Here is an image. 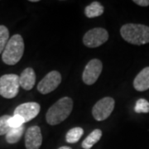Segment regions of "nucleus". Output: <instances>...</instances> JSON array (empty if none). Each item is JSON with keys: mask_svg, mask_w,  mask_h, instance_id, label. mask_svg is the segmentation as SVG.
I'll list each match as a JSON object with an SVG mask.
<instances>
[{"mask_svg": "<svg viewBox=\"0 0 149 149\" xmlns=\"http://www.w3.org/2000/svg\"><path fill=\"white\" fill-rule=\"evenodd\" d=\"M120 34L123 40L133 45L149 43V27L143 24L127 23L121 27Z\"/></svg>", "mask_w": 149, "mask_h": 149, "instance_id": "nucleus-1", "label": "nucleus"}, {"mask_svg": "<svg viewBox=\"0 0 149 149\" xmlns=\"http://www.w3.org/2000/svg\"><path fill=\"white\" fill-rule=\"evenodd\" d=\"M73 109V101L70 97H63L48 109L46 119L50 125H57L69 117Z\"/></svg>", "mask_w": 149, "mask_h": 149, "instance_id": "nucleus-2", "label": "nucleus"}, {"mask_svg": "<svg viewBox=\"0 0 149 149\" xmlns=\"http://www.w3.org/2000/svg\"><path fill=\"white\" fill-rule=\"evenodd\" d=\"M24 42L21 35L15 34L9 38L2 54V60L7 65H13L19 62L24 52Z\"/></svg>", "mask_w": 149, "mask_h": 149, "instance_id": "nucleus-3", "label": "nucleus"}, {"mask_svg": "<svg viewBox=\"0 0 149 149\" xmlns=\"http://www.w3.org/2000/svg\"><path fill=\"white\" fill-rule=\"evenodd\" d=\"M19 76L15 74H3L0 77V95L6 99L16 97L19 92Z\"/></svg>", "mask_w": 149, "mask_h": 149, "instance_id": "nucleus-4", "label": "nucleus"}, {"mask_svg": "<svg viewBox=\"0 0 149 149\" xmlns=\"http://www.w3.org/2000/svg\"><path fill=\"white\" fill-rule=\"evenodd\" d=\"M109 37V33L104 28L95 27L85 33L83 37V43L87 47L95 48L106 42Z\"/></svg>", "mask_w": 149, "mask_h": 149, "instance_id": "nucleus-5", "label": "nucleus"}, {"mask_svg": "<svg viewBox=\"0 0 149 149\" xmlns=\"http://www.w3.org/2000/svg\"><path fill=\"white\" fill-rule=\"evenodd\" d=\"M115 102L111 97H105L96 103L92 109L93 117L97 121H104L110 116Z\"/></svg>", "mask_w": 149, "mask_h": 149, "instance_id": "nucleus-6", "label": "nucleus"}, {"mask_svg": "<svg viewBox=\"0 0 149 149\" xmlns=\"http://www.w3.org/2000/svg\"><path fill=\"white\" fill-rule=\"evenodd\" d=\"M103 70V64L99 59H92L88 62L83 71L82 79L85 85L95 84L99 79Z\"/></svg>", "mask_w": 149, "mask_h": 149, "instance_id": "nucleus-7", "label": "nucleus"}, {"mask_svg": "<svg viewBox=\"0 0 149 149\" xmlns=\"http://www.w3.org/2000/svg\"><path fill=\"white\" fill-rule=\"evenodd\" d=\"M61 82V75L57 70L49 72L37 85V91L42 95H47L54 91Z\"/></svg>", "mask_w": 149, "mask_h": 149, "instance_id": "nucleus-8", "label": "nucleus"}, {"mask_svg": "<svg viewBox=\"0 0 149 149\" xmlns=\"http://www.w3.org/2000/svg\"><path fill=\"white\" fill-rule=\"evenodd\" d=\"M40 109L41 107L38 103L27 102L17 107L13 114L21 116L24 119L25 123H27L37 117L40 112Z\"/></svg>", "mask_w": 149, "mask_h": 149, "instance_id": "nucleus-9", "label": "nucleus"}, {"mask_svg": "<svg viewBox=\"0 0 149 149\" xmlns=\"http://www.w3.org/2000/svg\"><path fill=\"white\" fill-rule=\"evenodd\" d=\"M42 143V135L38 126H32L25 134V147L27 149H39Z\"/></svg>", "mask_w": 149, "mask_h": 149, "instance_id": "nucleus-10", "label": "nucleus"}, {"mask_svg": "<svg viewBox=\"0 0 149 149\" xmlns=\"http://www.w3.org/2000/svg\"><path fill=\"white\" fill-rule=\"evenodd\" d=\"M20 86L26 91H30L36 83V74L32 68H26L19 76Z\"/></svg>", "mask_w": 149, "mask_h": 149, "instance_id": "nucleus-11", "label": "nucleus"}, {"mask_svg": "<svg viewBox=\"0 0 149 149\" xmlns=\"http://www.w3.org/2000/svg\"><path fill=\"white\" fill-rule=\"evenodd\" d=\"M133 87L136 91H145L149 89V67L143 69L133 80Z\"/></svg>", "mask_w": 149, "mask_h": 149, "instance_id": "nucleus-12", "label": "nucleus"}, {"mask_svg": "<svg viewBox=\"0 0 149 149\" xmlns=\"http://www.w3.org/2000/svg\"><path fill=\"white\" fill-rule=\"evenodd\" d=\"M104 8L103 7V5H101L100 3L93 2L90 5L85 7V13L87 17L92 18L102 15L104 13Z\"/></svg>", "mask_w": 149, "mask_h": 149, "instance_id": "nucleus-13", "label": "nucleus"}, {"mask_svg": "<svg viewBox=\"0 0 149 149\" xmlns=\"http://www.w3.org/2000/svg\"><path fill=\"white\" fill-rule=\"evenodd\" d=\"M102 137V131L100 129H95L94 131H92L88 137L83 141V143L81 144L82 148L84 149H91L94 145L97 143Z\"/></svg>", "mask_w": 149, "mask_h": 149, "instance_id": "nucleus-14", "label": "nucleus"}, {"mask_svg": "<svg viewBox=\"0 0 149 149\" xmlns=\"http://www.w3.org/2000/svg\"><path fill=\"white\" fill-rule=\"evenodd\" d=\"M24 130H25L24 125H22L19 128H11L6 134V141L10 144L17 143L22 139L24 133Z\"/></svg>", "mask_w": 149, "mask_h": 149, "instance_id": "nucleus-15", "label": "nucleus"}, {"mask_svg": "<svg viewBox=\"0 0 149 149\" xmlns=\"http://www.w3.org/2000/svg\"><path fill=\"white\" fill-rule=\"evenodd\" d=\"M84 134L83 128L80 127H76L70 129L65 135V140L68 143H76L79 142L81 137Z\"/></svg>", "mask_w": 149, "mask_h": 149, "instance_id": "nucleus-16", "label": "nucleus"}, {"mask_svg": "<svg viewBox=\"0 0 149 149\" xmlns=\"http://www.w3.org/2000/svg\"><path fill=\"white\" fill-rule=\"evenodd\" d=\"M8 40H9L8 29L3 25H0V54L3 53Z\"/></svg>", "mask_w": 149, "mask_h": 149, "instance_id": "nucleus-17", "label": "nucleus"}, {"mask_svg": "<svg viewBox=\"0 0 149 149\" xmlns=\"http://www.w3.org/2000/svg\"><path fill=\"white\" fill-rule=\"evenodd\" d=\"M134 111L138 113H149V102L145 99H139L136 102V104L134 107Z\"/></svg>", "mask_w": 149, "mask_h": 149, "instance_id": "nucleus-18", "label": "nucleus"}, {"mask_svg": "<svg viewBox=\"0 0 149 149\" xmlns=\"http://www.w3.org/2000/svg\"><path fill=\"white\" fill-rule=\"evenodd\" d=\"M10 117L9 115H3L0 117V135H6L11 129L8 124Z\"/></svg>", "mask_w": 149, "mask_h": 149, "instance_id": "nucleus-19", "label": "nucleus"}, {"mask_svg": "<svg viewBox=\"0 0 149 149\" xmlns=\"http://www.w3.org/2000/svg\"><path fill=\"white\" fill-rule=\"evenodd\" d=\"M24 123H25V121L21 116L14 115V114H13V116H11L9 120H8V124H9L11 128H19V127L23 125Z\"/></svg>", "mask_w": 149, "mask_h": 149, "instance_id": "nucleus-20", "label": "nucleus"}, {"mask_svg": "<svg viewBox=\"0 0 149 149\" xmlns=\"http://www.w3.org/2000/svg\"><path fill=\"white\" fill-rule=\"evenodd\" d=\"M133 3L142 7H148L149 6V0H133Z\"/></svg>", "mask_w": 149, "mask_h": 149, "instance_id": "nucleus-21", "label": "nucleus"}, {"mask_svg": "<svg viewBox=\"0 0 149 149\" xmlns=\"http://www.w3.org/2000/svg\"><path fill=\"white\" fill-rule=\"evenodd\" d=\"M58 149H72L71 148H70V147H67V146H64V147H61V148H59Z\"/></svg>", "mask_w": 149, "mask_h": 149, "instance_id": "nucleus-22", "label": "nucleus"}, {"mask_svg": "<svg viewBox=\"0 0 149 149\" xmlns=\"http://www.w3.org/2000/svg\"><path fill=\"white\" fill-rule=\"evenodd\" d=\"M30 2H32V3H36V2H38V0H30Z\"/></svg>", "mask_w": 149, "mask_h": 149, "instance_id": "nucleus-23", "label": "nucleus"}]
</instances>
